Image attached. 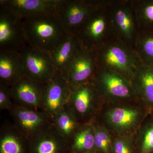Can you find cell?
I'll list each match as a JSON object with an SVG mask.
<instances>
[{
	"instance_id": "1",
	"label": "cell",
	"mask_w": 153,
	"mask_h": 153,
	"mask_svg": "<svg viewBox=\"0 0 153 153\" xmlns=\"http://www.w3.org/2000/svg\"><path fill=\"white\" fill-rule=\"evenodd\" d=\"M22 23L27 44L49 53L68 35L56 15L22 19Z\"/></svg>"
},
{
	"instance_id": "2",
	"label": "cell",
	"mask_w": 153,
	"mask_h": 153,
	"mask_svg": "<svg viewBox=\"0 0 153 153\" xmlns=\"http://www.w3.org/2000/svg\"><path fill=\"white\" fill-rule=\"evenodd\" d=\"M94 53L98 68L120 74L130 82L142 64L132 48L115 38Z\"/></svg>"
},
{
	"instance_id": "3",
	"label": "cell",
	"mask_w": 153,
	"mask_h": 153,
	"mask_svg": "<svg viewBox=\"0 0 153 153\" xmlns=\"http://www.w3.org/2000/svg\"><path fill=\"white\" fill-rule=\"evenodd\" d=\"M132 101L111 103L112 105L103 113L102 124L117 137L132 136L149 115L142 104H129Z\"/></svg>"
},
{
	"instance_id": "4",
	"label": "cell",
	"mask_w": 153,
	"mask_h": 153,
	"mask_svg": "<svg viewBox=\"0 0 153 153\" xmlns=\"http://www.w3.org/2000/svg\"><path fill=\"white\" fill-rule=\"evenodd\" d=\"M111 0L94 12L74 35L82 49L95 52L115 38L109 10Z\"/></svg>"
},
{
	"instance_id": "5",
	"label": "cell",
	"mask_w": 153,
	"mask_h": 153,
	"mask_svg": "<svg viewBox=\"0 0 153 153\" xmlns=\"http://www.w3.org/2000/svg\"><path fill=\"white\" fill-rule=\"evenodd\" d=\"M92 81L103 103L137 100L131 82L120 74L98 68Z\"/></svg>"
},
{
	"instance_id": "6",
	"label": "cell",
	"mask_w": 153,
	"mask_h": 153,
	"mask_svg": "<svg viewBox=\"0 0 153 153\" xmlns=\"http://www.w3.org/2000/svg\"><path fill=\"white\" fill-rule=\"evenodd\" d=\"M103 103L92 81L71 87L68 105L81 125L93 122Z\"/></svg>"
},
{
	"instance_id": "7",
	"label": "cell",
	"mask_w": 153,
	"mask_h": 153,
	"mask_svg": "<svg viewBox=\"0 0 153 153\" xmlns=\"http://www.w3.org/2000/svg\"><path fill=\"white\" fill-rule=\"evenodd\" d=\"M109 7L114 38L133 48L139 30L131 0H111Z\"/></svg>"
},
{
	"instance_id": "8",
	"label": "cell",
	"mask_w": 153,
	"mask_h": 153,
	"mask_svg": "<svg viewBox=\"0 0 153 153\" xmlns=\"http://www.w3.org/2000/svg\"><path fill=\"white\" fill-rule=\"evenodd\" d=\"M108 0H63L56 16L68 34L76 31L94 12Z\"/></svg>"
},
{
	"instance_id": "9",
	"label": "cell",
	"mask_w": 153,
	"mask_h": 153,
	"mask_svg": "<svg viewBox=\"0 0 153 153\" xmlns=\"http://www.w3.org/2000/svg\"><path fill=\"white\" fill-rule=\"evenodd\" d=\"M19 53L23 61L25 76L43 85H46L54 78L56 72L50 53L28 44Z\"/></svg>"
},
{
	"instance_id": "10",
	"label": "cell",
	"mask_w": 153,
	"mask_h": 153,
	"mask_svg": "<svg viewBox=\"0 0 153 153\" xmlns=\"http://www.w3.org/2000/svg\"><path fill=\"white\" fill-rule=\"evenodd\" d=\"M22 20L9 9L0 5V51L19 52L27 44Z\"/></svg>"
},
{
	"instance_id": "11",
	"label": "cell",
	"mask_w": 153,
	"mask_h": 153,
	"mask_svg": "<svg viewBox=\"0 0 153 153\" xmlns=\"http://www.w3.org/2000/svg\"><path fill=\"white\" fill-rule=\"evenodd\" d=\"M10 113L14 126L30 140L52 126V120L43 111L14 104Z\"/></svg>"
},
{
	"instance_id": "12",
	"label": "cell",
	"mask_w": 153,
	"mask_h": 153,
	"mask_svg": "<svg viewBox=\"0 0 153 153\" xmlns=\"http://www.w3.org/2000/svg\"><path fill=\"white\" fill-rule=\"evenodd\" d=\"M71 91L68 81L57 72L52 80L45 85L42 111L52 120L68 104Z\"/></svg>"
},
{
	"instance_id": "13",
	"label": "cell",
	"mask_w": 153,
	"mask_h": 153,
	"mask_svg": "<svg viewBox=\"0 0 153 153\" xmlns=\"http://www.w3.org/2000/svg\"><path fill=\"white\" fill-rule=\"evenodd\" d=\"M63 0H1L4 6L22 19L57 15Z\"/></svg>"
},
{
	"instance_id": "14",
	"label": "cell",
	"mask_w": 153,
	"mask_h": 153,
	"mask_svg": "<svg viewBox=\"0 0 153 153\" xmlns=\"http://www.w3.org/2000/svg\"><path fill=\"white\" fill-rule=\"evenodd\" d=\"M45 85L24 76L11 86L14 104L26 108L42 111Z\"/></svg>"
},
{
	"instance_id": "15",
	"label": "cell",
	"mask_w": 153,
	"mask_h": 153,
	"mask_svg": "<svg viewBox=\"0 0 153 153\" xmlns=\"http://www.w3.org/2000/svg\"><path fill=\"white\" fill-rule=\"evenodd\" d=\"M97 68L95 53L82 49L62 75L72 87L92 81Z\"/></svg>"
},
{
	"instance_id": "16",
	"label": "cell",
	"mask_w": 153,
	"mask_h": 153,
	"mask_svg": "<svg viewBox=\"0 0 153 153\" xmlns=\"http://www.w3.org/2000/svg\"><path fill=\"white\" fill-rule=\"evenodd\" d=\"M131 84L137 100L153 113V66L142 64L134 74Z\"/></svg>"
},
{
	"instance_id": "17",
	"label": "cell",
	"mask_w": 153,
	"mask_h": 153,
	"mask_svg": "<svg viewBox=\"0 0 153 153\" xmlns=\"http://www.w3.org/2000/svg\"><path fill=\"white\" fill-rule=\"evenodd\" d=\"M70 146L53 125L30 140V153H68Z\"/></svg>"
},
{
	"instance_id": "18",
	"label": "cell",
	"mask_w": 153,
	"mask_h": 153,
	"mask_svg": "<svg viewBox=\"0 0 153 153\" xmlns=\"http://www.w3.org/2000/svg\"><path fill=\"white\" fill-rule=\"evenodd\" d=\"M82 49L76 36L68 34L64 40L50 52L56 72L61 75L64 74L74 57Z\"/></svg>"
},
{
	"instance_id": "19",
	"label": "cell",
	"mask_w": 153,
	"mask_h": 153,
	"mask_svg": "<svg viewBox=\"0 0 153 153\" xmlns=\"http://www.w3.org/2000/svg\"><path fill=\"white\" fill-rule=\"evenodd\" d=\"M25 76L20 53L0 51V84L12 86Z\"/></svg>"
},
{
	"instance_id": "20",
	"label": "cell",
	"mask_w": 153,
	"mask_h": 153,
	"mask_svg": "<svg viewBox=\"0 0 153 153\" xmlns=\"http://www.w3.org/2000/svg\"><path fill=\"white\" fill-rule=\"evenodd\" d=\"M30 148V140L14 124L1 126L0 131V153H25Z\"/></svg>"
},
{
	"instance_id": "21",
	"label": "cell",
	"mask_w": 153,
	"mask_h": 153,
	"mask_svg": "<svg viewBox=\"0 0 153 153\" xmlns=\"http://www.w3.org/2000/svg\"><path fill=\"white\" fill-rule=\"evenodd\" d=\"M52 123L56 131L69 144L74 134L82 125L68 105L53 118Z\"/></svg>"
},
{
	"instance_id": "22",
	"label": "cell",
	"mask_w": 153,
	"mask_h": 153,
	"mask_svg": "<svg viewBox=\"0 0 153 153\" xmlns=\"http://www.w3.org/2000/svg\"><path fill=\"white\" fill-rule=\"evenodd\" d=\"M72 153H82L95 149V140L91 124L82 125L74 134L70 143Z\"/></svg>"
},
{
	"instance_id": "23",
	"label": "cell",
	"mask_w": 153,
	"mask_h": 153,
	"mask_svg": "<svg viewBox=\"0 0 153 153\" xmlns=\"http://www.w3.org/2000/svg\"><path fill=\"white\" fill-rule=\"evenodd\" d=\"M139 31L153 33V0H131Z\"/></svg>"
},
{
	"instance_id": "24",
	"label": "cell",
	"mask_w": 153,
	"mask_h": 153,
	"mask_svg": "<svg viewBox=\"0 0 153 153\" xmlns=\"http://www.w3.org/2000/svg\"><path fill=\"white\" fill-rule=\"evenodd\" d=\"M133 49L142 64L153 66V33L139 31Z\"/></svg>"
},
{
	"instance_id": "25",
	"label": "cell",
	"mask_w": 153,
	"mask_h": 153,
	"mask_svg": "<svg viewBox=\"0 0 153 153\" xmlns=\"http://www.w3.org/2000/svg\"><path fill=\"white\" fill-rule=\"evenodd\" d=\"M137 133L139 153H153V113L146 118Z\"/></svg>"
},
{
	"instance_id": "26",
	"label": "cell",
	"mask_w": 153,
	"mask_h": 153,
	"mask_svg": "<svg viewBox=\"0 0 153 153\" xmlns=\"http://www.w3.org/2000/svg\"><path fill=\"white\" fill-rule=\"evenodd\" d=\"M91 124L93 128L95 140V149L104 153H109L112 141L109 131L96 120Z\"/></svg>"
},
{
	"instance_id": "27",
	"label": "cell",
	"mask_w": 153,
	"mask_h": 153,
	"mask_svg": "<svg viewBox=\"0 0 153 153\" xmlns=\"http://www.w3.org/2000/svg\"><path fill=\"white\" fill-rule=\"evenodd\" d=\"M132 136L117 137L112 141L114 153H132Z\"/></svg>"
},
{
	"instance_id": "28",
	"label": "cell",
	"mask_w": 153,
	"mask_h": 153,
	"mask_svg": "<svg viewBox=\"0 0 153 153\" xmlns=\"http://www.w3.org/2000/svg\"><path fill=\"white\" fill-rule=\"evenodd\" d=\"M14 104L11 86L0 84V110H7L10 112Z\"/></svg>"
},
{
	"instance_id": "29",
	"label": "cell",
	"mask_w": 153,
	"mask_h": 153,
	"mask_svg": "<svg viewBox=\"0 0 153 153\" xmlns=\"http://www.w3.org/2000/svg\"><path fill=\"white\" fill-rule=\"evenodd\" d=\"M82 153H97L95 152H94L93 151H90V152H86Z\"/></svg>"
}]
</instances>
